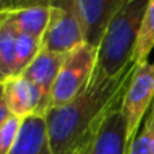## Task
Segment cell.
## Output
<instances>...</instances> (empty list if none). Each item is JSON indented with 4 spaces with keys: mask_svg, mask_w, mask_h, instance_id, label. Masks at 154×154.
Listing matches in <instances>:
<instances>
[{
    "mask_svg": "<svg viewBox=\"0 0 154 154\" xmlns=\"http://www.w3.org/2000/svg\"><path fill=\"white\" fill-rule=\"evenodd\" d=\"M135 64L108 76L97 66L84 89L68 104L45 115L53 154H82L93 141L107 115L123 100Z\"/></svg>",
    "mask_w": 154,
    "mask_h": 154,
    "instance_id": "cell-1",
    "label": "cell"
},
{
    "mask_svg": "<svg viewBox=\"0 0 154 154\" xmlns=\"http://www.w3.org/2000/svg\"><path fill=\"white\" fill-rule=\"evenodd\" d=\"M149 2L127 0L108 24L97 48L96 66L103 73L115 76L133 62Z\"/></svg>",
    "mask_w": 154,
    "mask_h": 154,
    "instance_id": "cell-2",
    "label": "cell"
},
{
    "mask_svg": "<svg viewBox=\"0 0 154 154\" xmlns=\"http://www.w3.org/2000/svg\"><path fill=\"white\" fill-rule=\"evenodd\" d=\"M97 54V48L84 42L64 57L51 89L49 109L68 104L84 89L96 69Z\"/></svg>",
    "mask_w": 154,
    "mask_h": 154,
    "instance_id": "cell-3",
    "label": "cell"
},
{
    "mask_svg": "<svg viewBox=\"0 0 154 154\" xmlns=\"http://www.w3.org/2000/svg\"><path fill=\"white\" fill-rule=\"evenodd\" d=\"M49 7L50 19L42 38V48L66 56L85 42L73 0H51Z\"/></svg>",
    "mask_w": 154,
    "mask_h": 154,
    "instance_id": "cell-4",
    "label": "cell"
},
{
    "mask_svg": "<svg viewBox=\"0 0 154 154\" xmlns=\"http://www.w3.org/2000/svg\"><path fill=\"white\" fill-rule=\"evenodd\" d=\"M154 103V61L135 65L126 93L122 100V112L127 123L128 146L139 133L141 122Z\"/></svg>",
    "mask_w": 154,
    "mask_h": 154,
    "instance_id": "cell-5",
    "label": "cell"
},
{
    "mask_svg": "<svg viewBox=\"0 0 154 154\" xmlns=\"http://www.w3.org/2000/svg\"><path fill=\"white\" fill-rule=\"evenodd\" d=\"M127 0H73L85 42L99 48L106 30Z\"/></svg>",
    "mask_w": 154,
    "mask_h": 154,
    "instance_id": "cell-6",
    "label": "cell"
},
{
    "mask_svg": "<svg viewBox=\"0 0 154 154\" xmlns=\"http://www.w3.org/2000/svg\"><path fill=\"white\" fill-rule=\"evenodd\" d=\"M2 99L10 107L12 115L22 119L31 115H46V104L41 91L22 75L0 81Z\"/></svg>",
    "mask_w": 154,
    "mask_h": 154,
    "instance_id": "cell-7",
    "label": "cell"
},
{
    "mask_svg": "<svg viewBox=\"0 0 154 154\" xmlns=\"http://www.w3.org/2000/svg\"><path fill=\"white\" fill-rule=\"evenodd\" d=\"M120 106L122 103L107 115L93 141L82 154H127V123Z\"/></svg>",
    "mask_w": 154,
    "mask_h": 154,
    "instance_id": "cell-8",
    "label": "cell"
},
{
    "mask_svg": "<svg viewBox=\"0 0 154 154\" xmlns=\"http://www.w3.org/2000/svg\"><path fill=\"white\" fill-rule=\"evenodd\" d=\"M64 57L65 56H62V54L53 53V51H49L42 48L34 61L22 73V76L26 77L41 91L48 109L49 104H50L51 89H53V85L56 82L57 76H58Z\"/></svg>",
    "mask_w": 154,
    "mask_h": 154,
    "instance_id": "cell-9",
    "label": "cell"
},
{
    "mask_svg": "<svg viewBox=\"0 0 154 154\" xmlns=\"http://www.w3.org/2000/svg\"><path fill=\"white\" fill-rule=\"evenodd\" d=\"M10 154H53L45 116L31 115L23 119L19 138Z\"/></svg>",
    "mask_w": 154,
    "mask_h": 154,
    "instance_id": "cell-10",
    "label": "cell"
},
{
    "mask_svg": "<svg viewBox=\"0 0 154 154\" xmlns=\"http://www.w3.org/2000/svg\"><path fill=\"white\" fill-rule=\"evenodd\" d=\"M0 11L5 12L10 16L19 34H26L42 41L46 29H48L49 19H50V7L49 5Z\"/></svg>",
    "mask_w": 154,
    "mask_h": 154,
    "instance_id": "cell-11",
    "label": "cell"
},
{
    "mask_svg": "<svg viewBox=\"0 0 154 154\" xmlns=\"http://www.w3.org/2000/svg\"><path fill=\"white\" fill-rule=\"evenodd\" d=\"M18 30L5 12L0 11V81L15 76Z\"/></svg>",
    "mask_w": 154,
    "mask_h": 154,
    "instance_id": "cell-12",
    "label": "cell"
},
{
    "mask_svg": "<svg viewBox=\"0 0 154 154\" xmlns=\"http://www.w3.org/2000/svg\"><path fill=\"white\" fill-rule=\"evenodd\" d=\"M153 48H154V0H150L143 16V23H142L141 31H139L133 62L137 66L149 62L147 60H149V56L152 53Z\"/></svg>",
    "mask_w": 154,
    "mask_h": 154,
    "instance_id": "cell-13",
    "label": "cell"
},
{
    "mask_svg": "<svg viewBox=\"0 0 154 154\" xmlns=\"http://www.w3.org/2000/svg\"><path fill=\"white\" fill-rule=\"evenodd\" d=\"M42 49V41L26 34H18L15 50V76H19L27 69Z\"/></svg>",
    "mask_w": 154,
    "mask_h": 154,
    "instance_id": "cell-14",
    "label": "cell"
},
{
    "mask_svg": "<svg viewBox=\"0 0 154 154\" xmlns=\"http://www.w3.org/2000/svg\"><path fill=\"white\" fill-rule=\"evenodd\" d=\"M127 154H154V111L150 109L143 127L128 146Z\"/></svg>",
    "mask_w": 154,
    "mask_h": 154,
    "instance_id": "cell-15",
    "label": "cell"
},
{
    "mask_svg": "<svg viewBox=\"0 0 154 154\" xmlns=\"http://www.w3.org/2000/svg\"><path fill=\"white\" fill-rule=\"evenodd\" d=\"M23 119L19 116H12L0 125V154H10L15 146L22 130Z\"/></svg>",
    "mask_w": 154,
    "mask_h": 154,
    "instance_id": "cell-16",
    "label": "cell"
},
{
    "mask_svg": "<svg viewBox=\"0 0 154 154\" xmlns=\"http://www.w3.org/2000/svg\"><path fill=\"white\" fill-rule=\"evenodd\" d=\"M51 0H0L2 10H20V8L50 5Z\"/></svg>",
    "mask_w": 154,
    "mask_h": 154,
    "instance_id": "cell-17",
    "label": "cell"
},
{
    "mask_svg": "<svg viewBox=\"0 0 154 154\" xmlns=\"http://www.w3.org/2000/svg\"><path fill=\"white\" fill-rule=\"evenodd\" d=\"M11 116H12V112H11L10 107H8L7 103L2 99V100H0V125L4 123L7 119H10Z\"/></svg>",
    "mask_w": 154,
    "mask_h": 154,
    "instance_id": "cell-18",
    "label": "cell"
},
{
    "mask_svg": "<svg viewBox=\"0 0 154 154\" xmlns=\"http://www.w3.org/2000/svg\"><path fill=\"white\" fill-rule=\"evenodd\" d=\"M150 109H152V111H154V103H153V106H152V108H150Z\"/></svg>",
    "mask_w": 154,
    "mask_h": 154,
    "instance_id": "cell-19",
    "label": "cell"
}]
</instances>
